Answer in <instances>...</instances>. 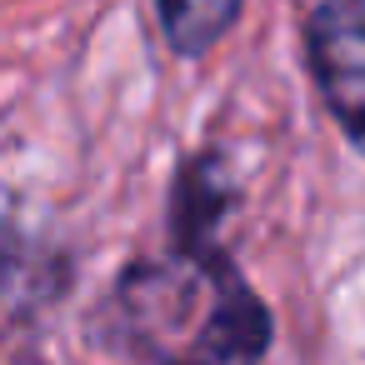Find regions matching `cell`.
I'll return each instance as SVG.
<instances>
[{
    "label": "cell",
    "instance_id": "cell-1",
    "mask_svg": "<svg viewBox=\"0 0 365 365\" xmlns=\"http://www.w3.org/2000/svg\"><path fill=\"white\" fill-rule=\"evenodd\" d=\"M305 61L340 135L365 155V0H320L305 16Z\"/></svg>",
    "mask_w": 365,
    "mask_h": 365
},
{
    "label": "cell",
    "instance_id": "cell-2",
    "mask_svg": "<svg viewBox=\"0 0 365 365\" xmlns=\"http://www.w3.org/2000/svg\"><path fill=\"white\" fill-rule=\"evenodd\" d=\"M235 200V185L225 175V160L215 150L195 155L180 165L175 190H170V230H175V255H200L215 245V225L225 205Z\"/></svg>",
    "mask_w": 365,
    "mask_h": 365
},
{
    "label": "cell",
    "instance_id": "cell-3",
    "mask_svg": "<svg viewBox=\"0 0 365 365\" xmlns=\"http://www.w3.org/2000/svg\"><path fill=\"white\" fill-rule=\"evenodd\" d=\"M160 31L175 56H205L240 16L245 0H155Z\"/></svg>",
    "mask_w": 365,
    "mask_h": 365
}]
</instances>
